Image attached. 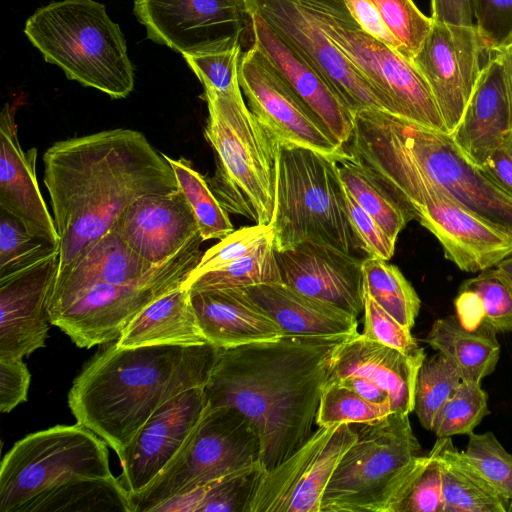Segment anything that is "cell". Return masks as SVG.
<instances>
[{"mask_svg": "<svg viewBox=\"0 0 512 512\" xmlns=\"http://www.w3.org/2000/svg\"><path fill=\"white\" fill-rule=\"evenodd\" d=\"M43 164L60 237L57 275L106 234L134 201L178 190L164 154L132 129L57 141L45 151Z\"/></svg>", "mask_w": 512, "mask_h": 512, "instance_id": "1", "label": "cell"}, {"mask_svg": "<svg viewBox=\"0 0 512 512\" xmlns=\"http://www.w3.org/2000/svg\"><path fill=\"white\" fill-rule=\"evenodd\" d=\"M343 339L283 336L218 349L204 388L211 407H232L254 424L260 465L270 471L312 435L330 356Z\"/></svg>", "mask_w": 512, "mask_h": 512, "instance_id": "2", "label": "cell"}, {"mask_svg": "<svg viewBox=\"0 0 512 512\" xmlns=\"http://www.w3.org/2000/svg\"><path fill=\"white\" fill-rule=\"evenodd\" d=\"M217 353L210 343L125 348L114 342L74 379L69 408L77 423L120 457L159 408L185 391L205 388Z\"/></svg>", "mask_w": 512, "mask_h": 512, "instance_id": "3", "label": "cell"}, {"mask_svg": "<svg viewBox=\"0 0 512 512\" xmlns=\"http://www.w3.org/2000/svg\"><path fill=\"white\" fill-rule=\"evenodd\" d=\"M353 123L345 147L393 189L460 270L495 267L512 252V228L478 214L435 183L392 126L388 112L357 111Z\"/></svg>", "mask_w": 512, "mask_h": 512, "instance_id": "4", "label": "cell"}, {"mask_svg": "<svg viewBox=\"0 0 512 512\" xmlns=\"http://www.w3.org/2000/svg\"><path fill=\"white\" fill-rule=\"evenodd\" d=\"M203 97L204 136L216 159L210 188L228 213L270 225L278 138L250 111L240 87L227 93L205 87Z\"/></svg>", "mask_w": 512, "mask_h": 512, "instance_id": "5", "label": "cell"}, {"mask_svg": "<svg viewBox=\"0 0 512 512\" xmlns=\"http://www.w3.org/2000/svg\"><path fill=\"white\" fill-rule=\"evenodd\" d=\"M270 225L276 250L309 241L361 260L369 257L351 224L332 157L279 139Z\"/></svg>", "mask_w": 512, "mask_h": 512, "instance_id": "6", "label": "cell"}, {"mask_svg": "<svg viewBox=\"0 0 512 512\" xmlns=\"http://www.w3.org/2000/svg\"><path fill=\"white\" fill-rule=\"evenodd\" d=\"M24 33L46 62L68 79L95 88L113 99L134 88V68L118 24L94 0H61L36 10Z\"/></svg>", "mask_w": 512, "mask_h": 512, "instance_id": "7", "label": "cell"}, {"mask_svg": "<svg viewBox=\"0 0 512 512\" xmlns=\"http://www.w3.org/2000/svg\"><path fill=\"white\" fill-rule=\"evenodd\" d=\"M107 443L77 423L28 434L0 466V512H18L27 501L70 481L113 476Z\"/></svg>", "mask_w": 512, "mask_h": 512, "instance_id": "8", "label": "cell"}, {"mask_svg": "<svg viewBox=\"0 0 512 512\" xmlns=\"http://www.w3.org/2000/svg\"><path fill=\"white\" fill-rule=\"evenodd\" d=\"M261 442L249 418L229 406L211 407L167 468L141 493L132 512H153L161 503L204 483L261 468Z\"/></svg>", "mask_w": 512, "mask_h": 512, "instance_id": "9", "label": "cell"}, {"mask_svg": "<svg viewBox=\"0 0 512 512\" xmlns=\"http://www.w3.org/2000/svg\"><path fill=\"white\" fill-rule=\"evenodd\" d=\"M408 416L391 413L359 424L324 492L321 512H385L396 481L421 450Z\"/></svg>", "mask_w": 512, "mask_h": 512, "instance_id": "10", "label": "cell"}, {"mask_svg": "<svg viewBox=\"0 0 512 512\" xmlns=\"http://www.w3.org/2000/svg\"><path fill=\"white\" fill-rule=\"evenodd\" d=\"M202 242L200 235L195 237L174 256L135 281L84 291L50 315L52 325L80 348L116 341L142 309L186 282L203 255Z\"/></svg>", "mask_w": 512, "mask_h": 512, "instance_id": "11", "label": "cell"}, {"mask_svg": "<svg viewBox=\"0 0 512 512\" xmlns=\"http://www.w3.org/2000/svg\"><path fill=\"white\" fill-rule=\"evenodd\" d=\"M306 8L372 85L384 111L447 132L431 88L413 61L366 33L357 22Z\"/></svg>", "mask_w": 512, "mask_h": 512, "instance_id": "12", "label": "cell"}, {"mask_svg": "<svg viewBox=\"0 0 512 512\" xmlns=\"http://www.w3.org/2000/svg\"><path fill=\"white\" fill-rule=\"evenodd\" d=\"M147 37L184 55L254 43L245 0H135Z\"/></svg>", "mask_w": 512, "mask_h": 512, "instance_id": "13", "label": "cell"}, {"mask_svg": "<svg viewBox=\"0 0 512 512\" xmlns=\"http://www.w3.org/2000/svg\"><path fill=\"white\" fill-rule=\"evenodd\" d=\"M356 439L351 424L318 427L280 465L260 473L245 512H321L331 476Z\"/></svg>", "mask_w": 512, "mask_h": 512, "instance_id": "14", "label": "cell"}, {"mask_svg": "<svg viewBox=\"0 0 512 512\" xmlns=\"http://www.w3.org/2000/svg\"><path fill=\"white\" fill-rule=\"evenodd\" d=\"M389 120L425 173L478 214L512 228V195L462 152L451 134L388 112Z\"/></svg>", "mask_w": 512, "mask_h": 512, "instance_id": "15", "label": "cell"}, {"mask_svg": "<svg viewBox=\"0 0 512 512\" xmlns=\"http://www.w3.org/2000/svg\"><path fill=\"white\" fill-rule=\"evenodd\" d=\"M335 91L352 112L384 110L372 85L325 33L303 5L293 0H245Z\"/></svg>", "mask_w": 512, "mask_h": 512, "instance_id": "16", "label": "cell"}, {"mask_svg": "<svg viewBox=\"0 0 512 512\" xmlns=\"http://www.w3.org/2000/svg\"><path fill=\"white\" fill-rule=\"evenodd\" d=\"M483 52L475 26L433 22L413 59L431 88L449 134L457 127L478 82Z\"/></svg>", "mask_w": 512, "mask_h": 512, "instance_id": "17", "label": "cell"}, {"mask_svg": "<svg viewBox=\"0 0 512 512\" xmlns=\"http://www.w3.org/2000/svg\"><path fill=\"white\" fill-rule=\"evenodd\" d=\"M209 408L204 388L176 396L139 429L119 457L129 496L144 491L174 460Z\"/></svg>", "mask_w": 512, "mask_h": 512, "instance_id": "18", "label": "cell"}, {"mask_svg": "<svg viewBox=\"0 0 512 512\" xmlns=\"http://www.w3.org/2000/svg\"><path fill=\"white\" fill-rule=\"evenodd\" d=\"M59 247L0 277V359H23L45 346Z\"/></svg>", "mask_w": 512, "mask_h": 512, "instance_id": "19", "label": "cell"}, {"mask_svg": "<svg viewBox=\"0 0 512 512\" xmlns=\"http://www.w3.org/2000/svg\"><path fill=\"white\" fill-rule=\"evenodd\" d=\"M238 79L250 111L279 140L329 156L343 149L332 140L255 45L242 53Z\"/></svg>", "mask_w": 512, "mask_h": 512, "instance_id": "20", "label": "cell"}, {"mask_svg": "<svg viewBox=\"0 0 512 512\" xmlns=\"http://www.w3.org/2000/svg\"><path fill=\"white\" fill-rule=\"evenodd\" d=\"M276 257L284 284L356 318L364 312L363 260L309 241L276 250Z\"/></svg>", "mask_w": 512, "mask_h": 512, "instance_id": "21", "label": "cell"}, {"mask_svg": "<svg viewBox=\"0 0 512 512\" xmlns=\"http://www.w3.org/2000/svg\"><path fill=\"white\" fill-rule=\"evenodd\" d=\"M110 230L152 265L171 258L200 235L194 212L179 188L137 199Z\"/></svg>", "mask_w": 512, "mask_h": 512, "instance_id": "22", "label": "cell"}, {"mask_svg": "<svg viewBox=\"0 0 512 512\" xmlns=\"http://www.w3.org/2000/svg\"><path fill=\"white\" fill-rule=\"evenodd\" d=\"M249 13L252 17L253 45L332 140L343 147L353 132V113L330 85L259 14L254 11Z\"/></svg>", "mask_w": 512, "mask_h": 512, "instance_id": "23", "label": "cell"}, {"mask_svg": "<svg viewBox=\"0 0 512 512\" xmlns=\"http://www.w3.org/2000/svg\"><path fill=\"white\" fill-rule=\"evenodd\" d=\"M37 149L23 151L14 111L5 104L0 114V208L18 219L35 237L59 246L60 237L36 178Z\"/></svg>", "mask_w": 512, "mask_h": 512, "instance_id": "24", "label": "cell"}, {"mask_svg": "<svg viewBox=\"0 0 512 512\" xmlns=\"http://www.w3.org/2000/svg\"><path fill=\"white\" fill-rule=\"evenodd\" d=\"M421 363L357 333L335 346L326 383L346 376L360 377L388 394L394 413L409 415L414 411L415 383Z\"/></svg>", "mask_w": 512, "mask_h": 512, "instance_id": "25", "label": "cell"}, {"mask_svg": "<svg viewBox=\"0 0 512 512\" xmlns=\"http://www.w3.org/2000/svg\"><path fill=\"white\" fill-rule=\"evenodd\" d=\"M190 299L207 342L218 349L286 336L245 289L190 291Z\"/></svg>", "mask_w": 512, "mask_h": 512, "instance_id": "26", "label": "cell"}, {"mask_svg": "<svg viewBox=\"0 0 512 512\" xmlns=\"http://www.w3.org/2000/svg\"><path fill=\"white\" fill-rule=\"evenodd\" d=\"M511 129L503 64L495 53L482 67L471 98L451 136L466 157L481 167Z\"/></svg>", "mask_w": 512, "mask_h": 512, "instance_id": "27", "label": "cell"}, {"mask_svg": "<svg viewBox=\"0 0 512 512\" xmlns=\"http://www.w3.org/2000/svg\"><path fill=\"white\" fill-rule=\"evenodd\" d=\"M155 266L135 254L116 232L109 230L56 276L49 314L60 310L90 288L130 283Z\"/></svg>", "mask_w": 512, "mask_h": 512, "instance_id": "28", "label": "cell"}, {"mask_svg": "<svg viewBox=\"0 0 512 512\" xmlns=\"http://www.w3.org/2000/svg\"><path fill=\"white\" fill-rule=\"evenodd\" d=\"M245 290L286 336L345 339L358 333V318L283 282Z\"/></svg>", "mask_w": 512, "mask_h": 512, "instance_id": "29", "label": "cell"}, {"mask_svg": "<svg viewBox=\"0 0 512 512\" xmlns=\"http://www.w3.org/2000/svg\"><path fill=\"white\" fill-rule=\"evenodd\" d=\"M115 343L130 348L151 345L187 346L208 342L193 310L190 290L183 284L135 315Z\"/></svg>", "mask_w": 512, "mask_h": 512, "instance_id": "30", "label": "cell"}, {"mask_svg": "<svg viewBox=\"0 0 512 512\" xmlns=\"http://www.w3.org/2000/svg\"><path fill=\"white\" fill-rule=\"evenodd\" d=\"M431 452L440 465L444 512H512V500L454 446L451 437H437Z\"/></svg>", "mask_w": 512, "mask_h": 512, "instance_id": "31", "label": "cell"}, {"mask_svg": "<svg viewBox=\"0 0 512 512\" xmlns=\"http://www.w3.org/2000/svg\"><path fill=\"white\" fill-rule=\"evenodd\" d=\"M496 335L482 325L467 329L456 315H449L434 321L425 342L452 363L462 381L481 383L500 358Z\"/></svg>", "mask_w": 512, "mask_h": 512, "instance_id": "32", "label": "cell"}, {"mask_svg": "<svg viewBox=\"0 0 512 512\" xmlns=\"http://www.w3.org/2000/svg\"><path fill=\"white\" fill-rule=\"evenodd\" d=\"M331 157L347 191L397 241L399 233L414 218L405 204L378 174L345 146Z\"/></svg>", "mask_w": 512, "mask_h": 512, "instance_id": "33", "label": "cell"}, {"mask_svg": "<svg viewBox=\"0 0 512 512\" xmlns=\"http://www.w3.org/2000/svg\"><path fill=\"white\" fill-rule=\"evenodd\" d=\"M18 512H132L119 478L70 481L27 501Z\"/></svg>", "mask_w": 512, "mask_h": 512, "instance_id": "34", "label": "cell"}, {"mask_svg": "<svg viewBox=\"0 0 512 512\" xmlns=\"http://www.w3.org/2000/svg\"><path fill=\"white\" fill-rule=\"evenodd\" d=\"M261 472L256 468L204 483L161 503L153 512H245Z\"/></svg>", "mask_w": 512, "mask_h": 512, "instance_id": "35", "label": "cell"}, {"mask_svg": "<svg viewBox=\"0 0 512 512\" xmlns=\"http://www.w3.org/2000/svg\"><path fill=\"white\" fill-rule=\"evenodd\" d=\"M363 288L379 306L400 324L413 328L419 314L421 301L402 272L377 257L362 261Z\"/></svg>", "mask_w": 512, "mask_h": 512, "instance_id": "36", "label": "cell"}, {"mask_svg": "<svg viewBox=\"0 0 512 512\" xmlns=\"http://www.w3.org/2000/svg\"><path fill=\"white\" fill-rule=\"evenodd\" d=\"M274 237L258 249L223 267L189 277L184 286L190 291L248 288L281 283Z\"/></svg>", "mask_w": 512, "mask_h": 512, "instance_id": "37", "label": "cell"}, {"mask_svg": "<svg viewBox=\"0 0 512 512\" xmlns=\"http://www.w3.org/2000/svg\"><path fill=\"white\" fill-rule=\"evenodd\" d=\"M385 512H444L439 461L418 455L396 481Z\"/></svg>", "mask_w": 512, "mask_h": 512, "instance_id": "38", "label": "cell"}, {"mask_svg": "<svg viewBox=\"0 0 512 512\" xmlns=\"http://www.w3.org/2000/svg\"><path fill=\"white\" fill-rule=\"evenodd\" d=\"M172 167L178 188L190 204L203 241L221 240L234 231L228 212L221 205L209 183L197 172L192 163L184 158L173 159L165 155Z\"/></svg>", "mask_w": 512, "mask_h": 512, "instance_id": "39", "label": "cell"}, {"mask_svg": "<svg viewBox=\"0 0 512 512\" xmlns=\"http://www.w3.org/2000/svg\"><path fill=\"white\" fill-rule=\"evenodd\" d=\"M462 382L452 363L440 352L422 361L415 383L414 411L430 430L433 418Z\"/></svg>", "mask_w": 512, "mask_h": 512, "instance_id": "40", "label": "cell"}, {"mask_svg": "<svg viewBox=\"0 0 512 512\" xmlns=\"http://www.w3.org/2000/svg\"><path fill=\"white\" fill-rule=\"evenodd\" d=\"M489 414L488 396L481 383L462 381L435 414L430 431L437 437L469 436Z\"/></svg>", "mask_w": 512, "mask_h": 512, "instance_id": "41", "label": "cell"}, {"mask_svg": "<svg viewBox=\"0 0 512 512\" xmlns=\"http://www.w3.org/2000/svg\"><path fill=\"white\" fill-rule=\"evenodd\" d=\"M394 413L389 402H371L353 390L338 384H325L316 415L318 427L342 423L369 424Z\"/></svg>", "mask_w": 512, "mask_h": 512, "instance_id": "42", "label": "cell"}, {"mask_svg": "<svg viewBox=\"0 0 512 512\" xmlns=\"http://www.w3.org/2000/svg\"><path fill=\"white\" fill-rule=\"evenodd\" d=\"M458 290L474 292L480 302L482 326L498 333L512 332V280L499 268H487L462 282Z\"/></svg>", "mask_w": 512, "mask_h": 512, "instance_id": "43", "label": "cell"}, {"mask_svg": "<svg viewBox=\"0 0 512 512\" xmlns=\"http://www.w3.org/2000/svg\"><path fill=\"white\" fill-rule=\"evenodd\" d=\"M387 29L399 42L400 53L413 61L429 35L433 20L412 0H371Z\"/></svg>", "mask_w": 512, "mask_h": 512, "instance_id": "44", "label": "cell"}, {"mask_svg": "<svg viewBox=\"0 0 512 512\" xmlns=\"http://www.w3.org/2000/svg\"><path fill=\"white\" fill-rule=\"evenodd\" d=\"M55 246L30 235L12 215L0 213V277L19 270L43 257Z\"/></svg>", "mask_w": 512, "mask_h": 512, "instance_id": "45", "label": "cell"}, {"mask_svg": "<svg viewBox=\"0 0 512 512\" xmlns=\"http://www.w3.org/2000/svg\"><path fill=\"white\" fill-rule=\"evenodd\" d=\"M464 452L489 482L512 500V455L496 436L491 431L472 433Z\"/></svg>", "mask_w": 512, "mask_h": 512, "instance_id": "46", "label": "cell"}, {"mask_svg": "<svg viewBox=\"0 0 512 512\" xmlns=\"http://www.w3.org/2000/svg\"><path fill=\"white\" fill-rule=\"evenodd\" d=\"M273 237L271 225L254 224L234 230L203 253L189 277L223 267L245 257Z\"/></svg>", "mask_w": 512, "mask_h": 512, "instance_id": "47", "label": "cell"}, {"mask_svg": "<svg viewBox=\"0 0 512 512\" xmlns=\"http://www.w3.org/2000/svg\"><path fill=\"white\" fill-rule=\"evenodd\" d=\"M367 338L385 346L396 349L405 356L423 361L426 357L411 334V330L379 306L366 292H364V330Z\"/></svg>", "mask_w": 512, "mask_h": 512, "instance_id": "48", "label": "cell"}, {"mask_svg": "<svg viewBox=\"0 0 512 512\" xmlns=\"http://www.w3.org/2000/svg\"><path fill=\"white\" fill-rule=\"evenodd\" d=\"M241 55L242 46L237 44L217 51L183 57L204 88L227 93L240 87L238 71Z\"/></svg>", "mask_w": 512, "mask_h": 512, "instance_id": "49", "label": "cell"}, {"mask_svg": "<svg viewBox=\"0 0 512 512\" xmlns=\"http://www.w3.org/2000/svg\"><path fill=\"white\" fill-rule=\"evenodd\" d=\"M475 27L484 52L512 45V0H472Z\"/></svg>", "mask_w": 512, "mask_h": 512, "instance_id": "50", "label": "cell"}, {"mask_svg": "<svg viewBox=\"0 0 512 512\" xmlns=\"http://www.w3.org/2000/svg\"><path fill=\"white\" fill-rule=\"evenodd\" d=\"M344 186V185H343ZM346 206L353 229L371 257L390 260L394 255L396 240L370 216L344 187Z\"/></svg>", "mask_w": 512, "mask_h": 512, "instance_id": "51", "label": "cell"}, {"mask_svg": "<svg viewBox=\"0 0 512 512\" xmlns=\"http://www.w3.org/2000/svg\"><path fill=\"white\" fill-rule=\"evenodd\" d=\"M31 374L23 359H0V411L9 413L27 400Z\"/></svg>", "mask_w": 512, "mask_h": 512, "instance_id": "52", "label": "cell"}, {"mask_svg": "<svg viewBox=\"0 0 512 512\" xmlns=\"http://www.w3.org/2000/svg\"><path fill=\"white\" fill-rule=\"evenodd\" d=\"M344 2L361 29L398 52L401 51L399 42L387 29L371 0H344Z\"/></svg>", "mask_w": 512, "mask_h": 512, "instance_id": "53", "label": "cell"}, {"mask_svg": "<svg viewBox=\"0 0 512 512\" xmlns=\"http://www.w3.org/2000/svg\"><path fill=\"white\" fill-rule=\"evenodd\" d=\"M480 168L512 195V130L503 136Z\"/></svg>", "mask_w": 512, "mask_h": 512, "instance_id": "54", "label": "cell"}, {"mask_svg": "<svg viewBox=\"0 0 512 512\" xmlns=\"http://www.w3.org/2000/svg\"><path fill=\"white\" fill-rule=\"evenodd\" d=\"M433 22L475 26L472 0H431Z\"/></svg>", "mask_w": 512, "mask_h": 512, "instance_id": "55", "label": "cell"}, {"mask_svg": "<svg viewBox=\"0 0 512 512\" xmlns=\"http://www.w3.org/2000/svg\"><path fill=\"white\" fill-rule=\"evenodd\" d=\"M332 383L341 384L354 392L358 393L365 399L374 402V403H386L389 402L391 404L390 397L388 394L379 388L377 385L370 383L360 377L357 376H346L340 378ZM330 384V383H326Z\"/></svg>", "mask_w": 512, "mask_h": 512, "instance_id": "56", "label": "cell"}, {"mask_svg": "<svg viewBox=\"0 0 512 512\" xmlns=\"http://www.w3.org/2000/svg\"><path fill=\"white\" fill-rule=\"evenodd\" d=\"M311 9L327 12L342 20L356 22L345 5L344 0H293Z\"/></svg>", "mask_w": 512, "mask_h": 512, "instance_id": "57", "label": "cell"}, {"mask_svg": "<svg viewBox=\"0 0 512 512\" xmlns=\"http://www.w3.org/2000/svg\"><path fill=\"white\" fill-rule=\"evenodd\" d=\"M497 54L500 56L503 64L512 128V45Z\"/></svg>", "mask_w": 512, "mask_h": 512, "instance_id": "58", "label": "cell"}, {"mask_svg": "<svg viewBox=\"0 0 512 512\" xmlns=\"http://www.w3.org/2000/svg\"><path fill=\"white\" fill-rule=\"evenodd\" d=\"M497 268L506 273L512 280V252L503 258L497 265Z\"/></svg>", "mask_w": 512, "mask_h": 512, "instance_id": "59", "label": "cell"}]
</instances>
